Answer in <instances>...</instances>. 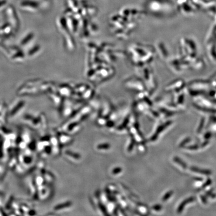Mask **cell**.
Listing matches in <instances>:
<instances>
[{
    "label": "cell",
    "instance_id": "6da1fadb",
    "mask_svg": "<svg viewBox=\"0 0 216 216\" xmlns=\"http://www.w3.org/2000/svg\"><path fill=\"white\" fill-rule=\"evenodd\" d=\"M57 137L61 145H69V144L71 143L73 141L69 134L62 131L58 132V134L57 135Z\"/></svg>",
    "mask_w": 216,
    "mask_h": 216
},
{
    "label": "cell",
    "instance_id": "7a4b0ae2",
    "mask_svg": "<svg viewBox=\"0 0 216 216\" xmlns=\"http://www.w3.org/2000/svg\"><path fill=\"white\" fill-rule=\"evenodd\" d=\"M64 157L65 159L70 161L72 158L74 160H79L81 159V155L77 153H74L71 151L65 150L63 152Z\"/></svg>",
    "mask_w": 216,
    "mask_h": 216
},
{
    "label": "cell",
    "instance_id": "3957f363",
    "mask_svg": "<svg viewBox=\"0 0 216 216\" xmlns=\"http://www.w3.org/2000/svg\"><path fill=\"white\" fill-rule=\"evenodd\" d=\"M72 206V203L70 201H67L55 206L54 208V210L56 212L64 211V210L65 211L68 209L69 208H71Z\"/></svg>",
    "mask_w": 216,
    "mask_h": 216
},
{
    "label": "cell",
    "instance_id": "277c9868",
    "mask_svg": "<svg viewBox=\"0 0 216 216\" xmlns=\"http://www.w3.org/2000/svg\"><path fill=\"white\" fill-rule=\"evenodd\" d=\"M195 200V198L194 197H189L188 198L186 199L185 200H184L178 207V209H177V212H178V213H181L184 209L185 208V206L188 204L193 202Z\"/></svg>",
    "mask_w": 216,
    "mask_h": 216
},
{
    "label": "cell",
    "instance_id": "5b68a950",
    "mask_svg": "<svg viewBox=\"0 0 216 216\" xmlns=\"http://www.w3.org/2000/svg\"><path fill=\"white\" fill-rule=\"evenodd\" d=\"M190 170L192 171H193L194 172L197 173L199 174H202V175H211L212 174V172L211 170H207V169H200L196 167H191Z\"/></svg>",
    "mask_w": 216,
    "mask_h": 216
},
{
    "label": "cell",
    "instance_id": "8992f818",
    "mask_svg": "<svg viewBox=\"0 0 216 216\" xmlns=\"http://www.w3.org/2000/svg\"><path fill=\"white\" fill-rule=\"evenodd\" d=\"M172 121H167V122H166L164 124L162 125L161 126H159V127H158L157 130H156L155 134L159 136V134L161 133L162 132H163L166 128L170 126V125L172 124Z\"/></svg>",
    "mask_w": 216,
    "mask_h": 216
},
{
    "label": "cell",
    "instance_id": "52a82bcc",
    "mask_svg": "<svg viewBox=\"0 0 216 216\" xmlns=\"http://www.w3.org/2000/svg\"><path fill=\"white\" fill-rule=\"evenodd\" d=\"M173 160H174V161L175 162L180 165L184 169H186L187 168V165L186 164V163H185V162H184L182 159H180L178 157H176V156L174 158V159H173Z\"/></svg>",
    "mask_w": 216,
    "mask_h": 216
},
{
    "label": "cell",
    "instance_id": "ba28073f",
    "mask_svg": "<svg viewBox=\"0 0 216 216\" xmlns=\"http://www.w3.org/2000/svg\"><path fill=\"white\" fill-rule=\"evenodd\" d=\"M129 120H130V116H128L125 119L124 122L122 123V124L120 125V126L117 128V130H119V131H121V130H123L127 126L128 124L129 123Z\"/></svg>",
    "mask_w": 216,
    "mask_h": 216
},
{
    "label": "cell",
    "instance_id": "9c48e42d",
    "mask_svg": "<svg viewBox=\"0 0 216 216\" xmlns=\"http://www.w3.org/2000/svg\"><path fill=\"white\" fill-rule=\"evenodd\" d=\"M98 206L100 208V209L101 210L102 212H103V213L104 214V215H106V216H109V214H108L107 209L106 208V207L103 205L102 203L99 202L98 203Z\"/></svg>",
    "mask_w": 216,
    "mask_h": 216
},
{
    "label": "cell",
    "instance_id": "30bf717a",
    "mask_svg": "<svg viewBox=\"0 0 216 216\" xmlns=\"http://www.w3.org/2000/svg\"><path fill=\"white\" fill-rule=\"evenodd\" d=\"M110 147H111V145L108 143L99 144L97 146V149L99 150L109 149Z\"/></svg>",
    "mask_w": 216,
    "mask_h": 216
},
{
    "label": "cell",
    "instance_id": "8fae6325",
    "mask_svg": "<svg viewBox=\"0 0 216 216\" xmlns=\"http://www.w3.org/2000/svg\"><path fill=\"white\" fill-rule=\"evenodd\" d=\"M205 122V119L204 118H203L202 119H201L200 124L199 125L198 128V129H197V133H200L202 132L204 127Z\"/></svg>",
    "mask_w": 216,
    "mask_h": 216
},
{
    "label": "cell",
    "instance_id": "7c38bea8",
    "mask_svg": "<svg viewBox=\"0 0 216 216\" xmlns=\"http://www.w3.org/2000/svg\"><path fill=\"white\" fill-rule=\"evenodd\" d=\"M173 193H174L173 191H170L168 192L167 193H166L165 195L163 196V198H162V201L163 202H165V201H167L173 195Z\"/></svg>",
    "mask_w": 216,
    "mask_h": 216
},
{
    "label": "cell",
    "instance_id": "4fadbf2b",
    "mask_svg": "<svg viewBox=\"0 0 216 216\" xmlns=\"http://www.w3.org/2000/svg\"><path fill=\"white\" fill-rule=\"evenodd\" d=\"M136 143V142L135 139L133 137L132 138L131 143H130L129 147H128V151H129V152H131L133 150V148H134Z\"/></svg>",
    "mask_w": 216,
    "mask_h": 216
},
{
    "label": "cell",
    "instance_id": "5bb4252c",
    "mask_svg": "<svg viewBox=\"0 0 216 216\" xmlns=\"http://www.w3.org/2000/svg\"><path fill=\"white\" fill-rule=\"evenodd\" d=\"M191 141V139L190 137L186 138V139L183 140V141L181 142L180 144L179 147L183 148V147L185 146V145L187 144V143H189V142H190Z\"/></svg>",
    "mask_w": 216,
    "mask_h": 216
},
{
    "label": "cell",
    "instance_id": "9a60e30c",
    "mask_svg": "<svg viewBox=\"0 0 216 216\" xmlns=\"http://www.w3.org/2000/svg\"><path fill=\"white\" fill-rule=\"evenodd\" d=\"M213 189H211L210 190L207 191L206 192V195L208 197H210L211 198H215L216 197V195L213 193Z\"/></svg>",
    "mask_w": 216,
    "mask_h": 216
},
{
    "label": "cell",
    "instance_id": "2e32d148",
    "mask_svg": "<svg viewBox=\"0 0 216 216\" xmlns=\"http://www.w3.org/2000/svg\"><path fill=\"white\" fill-rule=\"evenodd\" d=\"M212 183V180L210 179V178H208L207 179L205 183L202 185V189H204L205 188L207 187L208 186H210L211 185Z\"/></svg>",
    "mask_w": 216,
    "mask_h": 216
},
{
    "label": "cell",
    "instance_id": "e0dca14e",
    "mask_svg": "<svg viewBox=\"0 0 216 216\" xmlns=\"http://www.w3.org/2000/svg\"><path fill=\"white\" fill-rule=\"evenodd\" d=\"M200 148V147L198 145H191L189 146L186 147V149L190 150H197Z\"/></svg>",
    "mask_w": 216,
    "mask_h": 216
},
{
    "label": "cell",
    "instance_id": "ac0fdd59",
    "mask_svg": "<svg viewBox=\"0 0 216 216\" xmlns=\"http://www.w3.org/2000/svg\"><path fill=\"white\" fill-rule=\"evenodd\" d=\"M122 169L121 167H117L114 169L112 171V174L114 175H117V174H119L122 172Z\"/></svg>",
    "mask_w": 216,
    "mask_h": 216
},
{
    "label": "cell",
    "instance_id": "d6986e66",
    "mask_svg": "<svg viewBox=\"0 0 216 216\" xmlns=\"http://www.w3.org/2000/svg\"><path fill=\"white\" fill-rule=\"evenodd\" d=\"M212 134L210 132H208L207 133H206L204 136V138L206 140H208L211 137H212Z\"/></svg>",
    "mask_w": 216,
    "mask_h": 216
},
{
    "label": "cell",
    "instance_id": "ffe728a7",
    "mask_svg": "<svg viewBox=\"0 0 216 216\" xmlns=\"http://www.w3.org/2000/svg\"><path fill=\"white\" fill-rule=\"evenodd\" d=\"M114 125H115V123L112 121H108V122L106 123V126H107V127H113Z\"/></svg>",
    "mask_w": 216,
    "mask_h": 216
},
{
    "label": "cell",
    "instance_id": "44dd1931",
    "mask_svg": "<svg viewBox=\"0 0 216 216\" xmlns=\"http://www.w3.org/2000/svg\"><path fill=\"white\" fill-rule=\"evenodd\" d=\"M152 208L155 211H159L162 209V207L160 205H154L152 207Z\"/></svg>",
    "mask_w": 216,
    "mask_h": 216
},
{
    "label": "cell",
    "instance_id": "7402d4cb",
    "mask_svg": "<svg viewBox=\"0 0 216 216\" xmlns=\"http://www.w3.org/2000/svg\"><path fill=\"white\" fill-rule=\"evenodd\" d=\"M200 198H201V200L202 201V202L204 203V204H207V200L205 196L203 195H201L200 196Z\"/></svg>",
    "mask_w": 216,
    "mask_h": 216
},
{
    "label": "cell",
    "instance_id": "603a6c76",
    "mask_svg": "<svg viewBox=\"0 0 216 216\" xmlns=\"http://www.w3.org/2000/svg\"><path fill=\"white\" fill-rule=\"evenodd\" d=\"M158 136H159L156 135L155 133H154L153 135L152 136V137L151 138L150 141H152V142L156 141V140H157L158 138Z\"/></svg>",
    "mask_w": 216,
    "mask_h": 216
},
{
    "label": "cell",
    "instance_id": "cb8c5ba5",
    "mask_svg": "<svg viewBox=\"0 0 216 216\" xmlns=\"http://www.w3.org/2000/svg\"><path fill=\"white\" fill-rule=\"evenodd\" d=\"M209 143V141H208V140H206L202 144H201V148H204L207 145H208Z\"/></svg>",
    "mask_w": 216,
    "mask_h": 216
},
{
    "label": "cell",
    "instance_id": "d4e9b609",
    "mask_svg": "<svg viewBox=\"0 0 216 216\" xmlns=\"http://www.w3.org/2000/svg\"><path fill=\"white\" fill-rule=\"evenodd\" d=\"M113 214L114 215H118V208H115V209L114 210Z\"/></svg>",
    "mask_w": 216,
    "mask_h": 216
},
{
    "label": "cell",
    "instance_id": "484cf974",
    "mask_svg": "<svg viewBox=\"0 0 216 216\" xmlns=\"http://www.w3.org/2000/svg\"><path fill=\"white\" fill-rule=\"evenodd\" d=\"M195 180L197 181H203V179L202 178H200V177H196V178H194Z\"/></svg>",
    "mask_w": 216,
    "mask_h": 216
}]
</instances>
